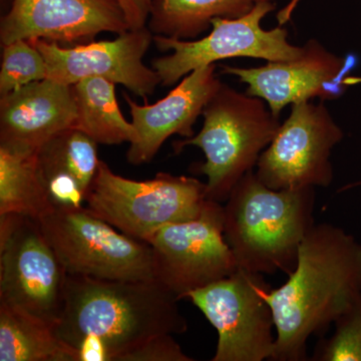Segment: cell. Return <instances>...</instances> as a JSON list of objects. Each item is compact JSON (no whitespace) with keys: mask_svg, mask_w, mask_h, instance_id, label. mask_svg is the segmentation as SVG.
Returning a JSON list of instances; mask_svg holds the SVG:
<instances>
[{"mask_svg":"<svg viewBox=\"0 0 361 361\" xmlns=\"http://www.w3.org/2000/svg\"><path fill=\"white\" fill-rule=\"evenodd\" d=\"M360 293V242L337 226L313 225L287 281L265 292L276 330L271 360H307L310 337L322 336Z\"/></svg>","mask_w":361,"mask_h":361,"instance_id":"6da1fadb","label":"cell"},{"mask_svg":"<svg viewBox=\"0 0 361 361\" xmlns=\"http://www.w3.org/2000/svg\"><path fill=\"white\" fill-rule=\"evenodd\" d=\"M177 297L156 279L103 280L70 275L63 313L54 329L73 351L85 337L103 343L111 361L161 334H183ZM75 353V351H73Z\"/></svg>","mask_w":361,"mask_h":361,"instance_id":"7a4b0ae2","label":"cell"},{"mask_svg":"<svg viewBox=\"0 0 361 361\" xmlns=\"http://www.w3.org/2000/svg\"><path fill=\"white\" fill-rule=\"evenodd\" d=\"M314 189L273 190L254 170L239 180L223 208L225 239L240 269L290 274L315 224Z\"/></svg>","mask_w":361,"mask_h":361,"instance_id":"3957f363","label":"cell"},{"mask_svg":"<svg viewBox=\"0 0 361 361\" xmlns=\"http://www.w3.org/2000/svg\"><path fill=\"white\" fill-rule=\"evenodd\" d=\"M198 134L176 142L202 149L209 200L225 203L239 180L254 170L261 154L279 129V118L259 97L241 94L222 84L204 109Z\"/></svg>","mask_w":361,"mask_h":361,"instance_id":"277c9868","label":"cell"},{"mask_svg":"<svg viewBox=\"0 0 361 361\" xmlns=\"http://www.w3.org/2000/svg\"><path fill=\"white\" fill-rule=\"evenodd\" d=\"M206 184L196 178L159 173L128 179L99 161L85 208L118 231L147 242L159 229L197 217L207 202Z\"/></svg>","mask_w":361,"mask_h":361,"instance_id":"5b68a950","label":"cell"},{"mask_svg":"<svg viewBox=\"0 0 361 361\" xmlns=\"http://www.w3.org/2000/svg\"><path fill=\"white\" fill-rule=\"evenodd\" d=\"M70 275L103 280L155 279L148 242L118 232L82 208H54L39 221Z\"/></svg>","mask_w":361,"mask_h":361,"instance_id":"8992f818","label":"cell"},{"mask_svg":"<svg viewBox=\"0 0 361 361\" xmlns=\"http://www.w3.org/2000/svg\"><path fill=\"white\" fill-rule=\"evenodd\" d=\"M68 277L39 221L0 215V303L54 327L65 306Z\"/></svg>","mask_w":361,"mask_h":361,"instance_id":"52a82bcc","label":"cell"},{"mask_svg":"<svg viewBox=\"0 0 361 361\" xmlns=\"http://www.w3.org/2000/svg\"><path fill=\"white\" fill-rule=\"evenodd\" d=\"M275 6L273 0H256L251 11L240 18H214L211 32L199 39L154 35L159 49L171 51L152 63L161 78V85H176L197 68L215 65L222 59L251 58L284 61L298 58L302 47L289 42L288 32L282 25L270 30L261 25Z\"/></svg>","mask_w":361,"mask_h":361,"instance_id":"ba28073f","label":"cell"},{"mask_svg":"<svg viewBox=\"0 0 361 361\" xmlns=\"http://www.w3.org/2000/svg\"><path fill=\"white\" fill-rule=\"evenodd\" d=\"M264 275L240 269L185 296L218 334L213 361L272 360L276 343L274 316L265 298Z\"/></svg>","mask_w":361,"mask_h":361,"instance_id":"9c48e42d","label":"cell"},{"mask_svg":"<svg viewBox=\"0 0 361 361\" xmlns=\"http://www.w3.org/2000/svg\"><path fill=\"white\" fill-rule=\"evenodd\" d=\"M155 279L182 300L238 270L224 235V208L209 200L193 219L161 227L148 240Z\"/></svg>","mask_w":361,"mask_h":361,"instance_id":"30bf717a","label":"cell"},{"mask_svg":"<svg viewBox=\"0 0 361 361\" xmlns=\"http://www.w3.org/2000/svg\"><path fill=\"white\" fill-rule=\"evenodd\" d=\"M343 132L324 104H292L269 146L261 154L256 175L273 190L329 187L334 180L331 151Z\"/></svg>","mask_w":361,"mask_h":361,"instance_id":"8fae6325","label":"cell"},{"mask_svg":"<svg viewBox=\"0 0 361 361\" xmlns=\"http://www.w3.org/2000/svg\"><path fill=\"white\" fill-rule=\"evenodd\" d=\"M45 59L47 78L73 85L87 78H102L146 99L161 85L153 66L144 63L154 35L148 26L130 28L116 39L61 47L56 42L30 40Z\"/></svg>","mask_w":361,"mask_h":361,"instance_id":"7c38bea8","label":"cell"},{"mask_svg":"<svg viewBox=\"0 0 361 361\" xmlns=\"http://www.w3.org/2000/svg\"><path fill=\"white\" fill-rule=\"evenodd\" d=\"M355 56L345 59L327 51L316 40H310L298 58L284 61H268L259 68L223 66V73L238 78L248 85L246 94L267 104L273 115L288 104L311 99H336L350 84L348 78L355 68Z\"/></svg>","mask_w":361,"mask_h":361,"instance_id":"4fadbf2b","label":"cell"},{"mask_svg":"<svg viewBox=\"0 0 361 361\" xmlns=\"http://www.w3.org/2000/svg\"><path fill=\"white\" fill-rule=\"evenodd\" d=\"M130 30L118 0H13L0 25V42L45 39L61 44L92 42L102 32Z\"/></svg>","mask_w":361,"mask_h":361,"instance_id":"5bb4252c","label":"cell"},{"mask_svg":"<svg viewBox=\"0 0 361 361\" xmlns=\"http://www.w3.org/2000/svg\"><path fill=\"white\" fill-rule=\"evenodd\" d=\"M215 71V65L197 68L155 104H140L123 94L137 132L127 152L130 164L149 163L172 135H182L185 139L193 137L195 123L222 85Z\"/></svg>","mask_w":361,"mask_h":361,"instance_id":"9a60e30c","label":"cell"},{"mask_svg":"<svg viewBox=\"0 0 361 361\" xmlns=\"http://www.w3.org/2000/svg\"><path fill=\"white\" fill-rule=\"evenodd\" d=\"M73 85L45 78L0 99V147L37 152L61 130L75 125Z\"/></svg>","mask_w":361,"mask_h":361,"instance_id":"2e32d148","label":"cell"},{"mask_svg":"<svg viewBox=\"0 0 361 361\" xmlns=\"http://www.w3.org/2000/svg\"><path fill=\"white\" fill-rule=\"evenodd\" d=\"M97 142L68 128L44 142L37 166L54 208H82L99 165Z\"/></svg>","mask_w":361,"mask_h":361,"instance_id":"e0dca14e","label":"cell"},{"mask_svg":"<svg viewBox=\"0 0 361 361\" xmlns=\"http://www.w3.org/2000/svg\"><path fill=\"white\" fill-rule=\"evenodd\" d=\"M77 118L73 128L97 144L133 142L137 132L126 120L116 96V84L102 78H87L73 85Z\"/></svg>","mask_w":361,"mask_h":361,"instance_id":"ac0fdd59","label":"cell"},{"mask_svg":"<svg viewBox=\"0 0 361 361\" xmlns=\"http://www.w3.org/2000/svg\"><path fill=\"white\" fill-rule=\"evenodd\" d=\"M256 0H152L147 26L154 35L195 39L214 18H237L251 11Z\"/></svg>","mask_w":361,"mask_h":361,"instance_id":"d6986e66","label":"cell"},{"mask_svg":"<svg viewBox=\"0 0 361 361\" xmlns=\"http://www.w3.org/2000/svg\"><path fill=\"white\" fill-rule=\"evenodd\" d=\"M0 361H77L54 327L0 303Z\"/></svg>","mask_w":361,"mask_h":361,"instance_id":"ffe728a7","label":"cell"},{"mask_svg":"<svg viewBox=\"0 0 361 361\" xmlns=\"http://www.w3.org/2000/svg\"><path fill=\"white\" fill-rule=\"evenodd\" d=\"M35 153L0 147V215L39 221L54 210Z\"/></svg>","mask_w":361,"mask_h":361,"instance_id":"44dd1931","label":"cell"},{"mask_svg":"<svg viewBox=\"0 0 361 361\" xmlns=\"http://www.w3.org/2000/svg\"><path fill=\"white\" fill-rule=\"evenodd\" d=\"M2 47L1 96L47 78L44 56L30 40L18 39Z\"/></svg>","mask_w":361,"mask_h":361,"instance_id":"7402d4cb","label":"cell"},{"mask_svg":"<svg viewBox=\"0 0 361 361\" xmlns=\"http://www.w3.org/2000/svg\"><path fill=\"white\" fill-rule=\"evenodd\" d=\"M331 336L316 344L312 361H361V293L334 322Z\"/></svg>","mask_w":361,"mask_h":361,"instance_id":"603a6c76","label":"cell"},{"mask_svg":"<svg viewBox=\"0 0 361 361\" xmlns=\"http://www.w3.org/2000/svg\"><path fill=\"white\" fill-rule=\"evenodd\" d=\"M183 351L173 334L152 337L121 356L118 361H193Z\"/></svg>","mask_w":361,"mask_h":361,"instance_id":"cb8c5ba5","label":"cell"},{"mask_svg":"<svg viewBox=\"0 0 361 361\" xmlns=\"http://www.w3.org/2000/svg\"><path fill=\"white\" fill-rule=\"evenodd\" d=\"M122 6L130 28H142L147 26L152 0H118Z\"/></svg>","mask_w":361,"mask_h":361,"instance_id":"d4e9b609","label":"cell"},{"mask_svg":"<svg viewBox=\"0 0 361 361\" xmlns=\"http://www.w3.org/2000/svg\"><path fill=\"white\" fill-rule=\"evenodd\" d=\"M299 1H300V0H290V2H289L283 9L279 11V13L277 14V20L278 23H279V25H283L290 20L292 14H293L294 11H295Z\"/></svg>","mask_w":361,"mask_h":361,"instance_id":"484cf974","label":"cell"}]
</instances>
